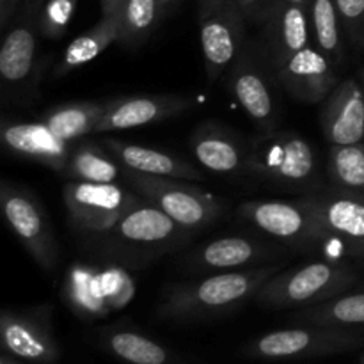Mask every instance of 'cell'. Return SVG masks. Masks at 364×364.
Segmentation results:
<instances>
[{"label":"cell","mask_w":364,"mask_h":364,"mask_svg":"<svg viewBox=\"0 0 364 364\" xmlns=\"http://www.w3.org/2000/svg\"><path fill=\"white\" fill-rule=\"evenodd\" d=\"M277 272H281L279 265L215 272L196 283L174 287L164 309L169 315L185 316L237 308L249 297H256L259 288Z\"/></svg>","instance_id":"6da1fadb"},{"label":"cell","mask_w":364,"mask_h":364,"mask_svg":"<svg viewBox=\"0 0 364 364\" xmlns=\"http://www.w3.org/2000/svg\"><path fill=\"white\" fill-rule=\"evenodd\" d=\"M354 269L347 263L311 262L277 272L258 290L256 299L272 308L311 306L338 297L355 283Z\"/></svg>","instance_id":"7a4b0ae2"},{"label":"cell","mask_w":364,"mask_h":364,"mask_svg":"<svg viewBox=\"0 0 364 364\" xmlns=\"http://www.w3.org/2000/svg\"><path fill=\"white\" fill-rule=\"evenodd\" d=\"M247 173L294 187H311L318 176L316 153L295 132H262L247 144Z\"/></svg>","instance_id":"3957f363"},{"label":"cell","mask_w":364,"mask_h":364,"mask_svg":"<svg viewBox=\"0 0 364 364\" xmlns=\"http://www.w3.org/2000/svg\"><path fill=\"white\" fill-rule=\"evenodd\" d=\"M124 180L135 194L162 210L187 231L206 228L223 213V201L217 196L185 180L151 176L130 169H124Z\"/></svg>","instance_id":"277c9868"},{"label":"cell","mask_w":364,"mask_h":364,"mask_svg":"<svg viewBox=\"0 0 364 364\" xmlns=\"http://www.w3.org/2000/svg\"><path fill=\"white\" fill-rule=\"evenodd\" d=\"M245 23L237 0H199V39L208 82L223 77L240 55Z\"/></svg>","instance_id":"5b68a950"},{"label":"cell","mask_w":364,"mask_h":364,"mask_svg":"<svg viewBox=\"0 0 364 364\" xmlns=\"http://www.w3.org/2000/svg\"><path fill=\"white\" fill-rule=\"evenodd\" d=\"M0 205L6 223L25 251L41 269L52 270L59 259V252L55 235L41 203L31 192L4 181L0 187Z\"/></svg>","instance_id":"8992f818"},{"label":"cell","mask_w":364,"mask_h":364,"mask_svg":"<svg viewBox=\"0 0 364 364\" xmlns=\"http://www.w3.org/2000/svg\"><path fill=\"white\" fill-rule=\"evenodd\" d=\"M63 199L75 226L89 233L103 235L141 201V196L124 191L117 183L68 181Z\"/></svg>","instance_id":"52a82bcc"},{"label":"cell","mask_w":364,"mask_h":364,"mask_svg":"<svg viewBox=\"0 0 364 364\" xmlns=\"http://www.w3.org/2000/svg\"><path fill=\"white\" fill-rule=\"evenodd\" d=\"M240 213L269 237L294 247H315L329 244L316 217L299 201H249Z\"/></svg>","instance_id":"ba28073f"},{"label":"cell","mask_w":364,"mask_h":364,"mask_svg":"<svg viewBox=\"0 0 364 364\" xmlns=\"http://www.w3.org/2000/svg\"><path fill=\"white\" fill-rule=\"evenodd\" d=\"M187 233L188 231L174 223L167 213L141 198L112 230L103 235L121 249L155 255L183 242Z\"/></svg>","instance_id":"9c48e42d"},{"label":"cell","mask_w":364,"mask_h":364,"mask_svg":"<svg viewBox=\"0 0 364 364\" xmlns=\"http://www.w3.org/2000/svg\"><path fill=\"white\" fill-rule=\"evenodd\" d=\"M230 89L235 100L262 132H272L276 128L279 119L276 91L270 73L263 68L255 46H244L230 68Z\"/></svg>","instance_id":"30bf717a"},{"label":"cell","mask_w":364,"mask_h":364,"mask_svg":"<svg viewBox=\"0 0 364 364\" xmlns=\"http://www.w3.org/2000/svg\"><path fill=\"white\" fill-rule=\"evenodd\" d=\"M301 201L316 217L329 244L340 245L359 256L364 249V196L343 188L306 196Z\"/></svg>","instance_id":"8fae6325"},{"label":"cell","mask_w":364,"mask_h":364,"mask_svg":"<svg viewBox=\"0 0 364 364\" xmlns=\"http://www.w3.org/2000/svg\"><path fill=\"white\" fill-rule=\"evenodd\" d=\"M272 73L295 100L304 103L323 102L338 85V66L313 43Z\"/></svg>","instance_id":"7c38bea8"},{"label":"cell","mask_w":364,"mask_h":364,"mask_svg":"<svg viewBox=\"0 0 364 364\" xmlns=\"http://www.w3.org/2000/svg\"><path fill=\"white\" fill-rule=\"evenodd\" d=\"M191 103V100L178 95H134L107 100L105 112L92 135L159 123L185 112Z\"/></svg>","instance_id":"4fadbf2b"},{"label":"cell","mask_w":364,"mask_h":364,"mask_svg":"<svg viewBox=\"0 0 364 364\" xmlns=\"http://www.w3.org/2000/svg\"><path fill=\"white\" fill-rule=\"evenodd\" d=\"M322 103L320 127L323 139L331 146L364 142V92L361 82L355 78L338 82Z\"/></svg>","instance_id":"5bb4252c"},{"label":"cell","mask_w":364,"mask_h":364,"mask_svg":"<svg viewBox=\"0 0 364 364\" xmlns=\"http://www.w3.org/2000/svg\"><path fill=\"white\" fill-rule=\"evenodd\" d=\"M4 148L23 159L48 166L63 173L71 153V144L57 137L45 123H4L0 130Z\"/></svg>","instance_id":"9a60e30c"},{"label":"cell","mask_w":364,"mask_h":364,"mask_svg":"<svg viewBox=\"0 0 364 364\" xmlns=\"http://www.w3.org/2000/svg\"><path fill=\"white\" fill-rule=\"evenodd\" d=\"M267 27L265 53L272 71L290 57L311 45V25L306 7L283 2L270 13Z\"/></svg>","instance_id":"2e32d148"},{"label":"cell","mask_w":364,"mask_h":364,"mask_svg":"<svg viewBox=\"0 0 364 364\" xmlns=\"http://www.w3.org/2000/svg\"><path fill=\"white\" fill-rule=\"evenodd\" d=\"M191 148L198 162L217 174H238L247 171V144L226 128L206 124L191 137Z\"/></svg>","instance_id":"e0dca14e"},{"label":"cell","mask_w":364,"mask_h":364,"mask_svg":"<svg viewBox=\"0 0 364 364\" xmlns=\"http://www.w3.org/2000/svg\"><path fill=\"white\" fill-rule=\"evenodd\" d=\"M274 255L272 247L247 237H224L208 242L192 255V265L198 270L231 272L259 265Z\"/></svg>","instance_id":"ac0fdd59"},{"label":"cell","mask_w":364,"mask_h":364,"mask_svg":"<svg viewBox=\"0 0 364 364\" xmlns=\"http://www.w3.org/2000/svg\"><path fill=\"white\" fill-rule=\"evenodd\" d=\"M100 142L116 156L123 169L137 171V173L151 174V176L176 178V180L185 181H198L203 178L201 171L196 169L192 164L171 155V153L146 148V146L130 144V142L110 137L102 139Z\"/></svg>","instance_id":"d6986e66"},{"label":"cell","mask_w":364,"mask_h":364,"mask_svg":"<svg viewBox=\"0 0 364 364\" xmlns=\"http://www.w3.org/2000/svg\"><path fill=\"white\" fill-rule=\"evenodd\" d=\"M121 166L116 156L102 144L80 139L71 144L70 159L60 174L70 181H87V183H116Z\"/></svg>","instance_id":"ffe728a7"},{"label":"cell","mask_w":364,"mask_h":364,"mask_svg":"<svg viewBox=\"0 0 364 364\" xmlns=\"http://www.w3.org/2000/svg\"><path fill=\"white\" fill-rule=\"evenodd\" d=\"M36 18L23 14L7 32L0 48V75L6 84H21L31 77L36 60Z\"/></svg>","instance_id":"44dd1931"},{"label":"cell","mask_w":364,"mask_h":364,"mask_svg":"<svg viewBox=\"0 0 364 364\" xmlns=\"http://www.w3.org/2000/svg\"><path fill=\"white\" fill-rule=\"evenodd\" d=\"M119 25L121 16H102V20L87 31L85 34H80L75 38L64 50L59 64L53 70V77H64L78 68L85 66L92 59L105 52L112 43H117L119 39Z\"/></svg>","instance_id":"7402d4cb"},{"label":"cell","mask_w":364,"mask_h":364,"mask_svg":"<svg viewBox=\"0 0 364 364\" xmlns=\"http://www.w3.org/2000/svg\"><path fill=\"white\" fill-rule=\"evenodd\" d=\"M105 112V102H75L53 107L43 116V123L68 144L95 134Z\"/></svg>","instance_id":"603a6c76"},{"label":"cell","mask_w":364,"mask_h":364,"mask_svg":"<svg viewBox=\"0 0 364 364\" xmlns=\"http://www.w3.org/2000/svg\"><path fill=\"white\" fill-rule=\"evenodd\" d=\"M64 294L71 304L87 313L110 309L105 270L92 265H73L64 279Z\"/></svg>","instance_id":"cb8c5ba5"},{"label":"cell","mask_w":364,"mask_h":364,"mask_svg":"<svg viewBox=\"0 0 364 364\" xmlns=\"http://www.w3.org/2000/svg\"><path fill=\"white\" fill-rule=\"evenodd\" d=\"M309 25L311 43L329 57L338 68L343 63V39H341V18L334 0H311L309 4Z\"/></svg>","instance_id":"d4e9b609"},{"label":"cell","mask_w":364,"mask_h":364,"mask_svg":"<svg viewBox=\"0 0 364 364\" xmlns=\"http://www.w3.org/2000/svg\"><path fill=\"white\" fill-rule=\"evenodd\" d=\"M2 338L7 350L14 355L31 361L48 358L50 343L41 331L28 320L14 315V313H4L2 316Z\"/></svg>","instance_id":"484cf974"},{"label":"cell","mask_w":364,"mask_h":364,"mask_svg":"<svg viewBox=\"0 0 364 364\" xmlns=\"http://www.w3.org/2000/svg\"><path fill=\"white\" fill-rule=\"evenodd\" d=\"M119 16L117 43L124 48H137L149 38L162 14L159 0H127Z\"/></svg>","instance_id":"4316f807"},{"label":"cell","mask_w":364,"mask_h":364,"mask_svg":"<svg viewBox=\"0 0 364 364\" xmlns=\"http://www.w3.org/2000/svg\"><path fill=\"white\" fill-rule=\"evenodd\" d=\"M329 176L345 191H364V142L331 146Z\"/></svg>","instance_id":"83f0119b"},{"label":"cell","mask_w":364,"mask_h":364,"mask_svg":"<svg viewBox=\"0 0 364 364\" xmlns=\"http://www.w3.org/2000/svg\"><path fill=\"white\" fill-rule=\"evenodd\" d=\"M110 348L132 364H164L167 361L166 350L159 343L130 331L114 334L110 338Z\"/></svg>","instance_id":"f1b7e54d"},{"label":"cell","mask_w":364,"mask_h":364,"mask_svg":"<svg viewBox=\"0 0 364 364\" xmlns=\"http://www.w3.org/2000/svg\"><path fill=\"white\" fill-rule=\"evenodd\" d=\"M309 318L320 323L355 326L364 323V294L338 295L309 311Z\"/></svg>","instance_id":"f546056e"},{"label":"cell","mask_w":364,"mask_h":364,"mask_svg":"<svg viewBox=\"0 0 364 364\" xmlns=\"http://www.w3.org/2000/svg\"><path fill=\"white\" fill-rule=\"evenodd\" d=\"M316 343L315 333L306 329L277 331L263 336L256 343V350L265 358H290L309 350Z\"/></svg>","instance_id":"4dcf8cb0"},{"label":"cell","mask_w":364,"mask_h":364,"mask_svg":"<svg viewBox=\"0 0 364 364\" xmlns=\"http://www.w3.org/2000/svg\"><path fill=\"white\" fill-rule=\"evenodd\" d=\"M77 0H48L38 16V28L46 39H59L66 32Z\"/></svg>","instance_id":"1f68e13d"},{"label":"cell","mask_w":364,"mask_h":364,"mask_svg":"<svg viewBox=\"0 0 364 364\" xmlns=\"http://www.w3.org/2000/svg\"><path fill=\"white\" fill-rule=\"evenodd\" d=\"M343 31L364 48V0H334Z\"/></svg>","instance_id":"d6a6232c"},{"label":"cell","mask_w":364,"mask_h":364,"mask_svg":"<svg viewBox=\"0 0 364 364\" xmlns=\"http://www.w3.org/2000/svg\"><path fill=\"white\" fill-rule=\"evenodd\" d=\"M237 4L244 14L245 21L265 25L269 20L270 11L265 0H237Z\"/></svg>","instance_id":"836d02e7"},{"label":"cell","mask_w":364,"mask_h":364,"mask_svg":"<svg viewBox=\"0 0 364 364\" xmlns=\"http://www.w3.org/2000/svg\"><path fill=\"white\" fill-rule=\"evenodd\" d=\"M18 0H0V27L6 28L13 18Z\"/></svg>","instance_id":"e575fe53"},{"label":"cell","mask_w":364,"mask_h":364,"mask_svg":"<svg viewBox=\"0 0 364 364\" xmlns=\"http://www.w3.org/2000/svg\"><path fill=\"white\" fill-rule=\"evenodd\" d=\"M124 2H127V0H100L102 16H114V14H119Z\"/></svg>","instance_id":"d590c367"},{"label":"cell","mask_w":364,"mask_h":364,"mask_svg":"<svg viewBox=\"0 0 364 364\" xmlns=\"http://www.w3.org/2000/svg\"><path fill=\"white\" fill-rule=\"evenodd\" d=\"M41 2H43V0H27V4H25V9H23L25 16L36 18V13H38Z\"/></svg>","instance_id":"8d00e7d4"},{"label":"cell","mask_w":364,"mask_h":364,"mask_svg":"<svg viewBox=\"0 0 364 364\" xmlns=\"http://www.w3.org/2000/svg\"><path fill=\"white\" fill-rule=\"evenodd\" d=\"M159 4H160V14H164L169 11V7L173 6L174 0H159Z\"/></svg>","instance_id":"74e56055"},{"label":"cell","mask_w":364,"mask_h":364,"mask_svg":"<svg viewBox=\"0 0 364 364\" xmlns=\"http://www.w3.org/2000/svg\"><path fill=\"white\" fill-rule=\"evenodd\" d=\"M287 2L295 4V6H301V7H306V9H309V4H311V0H287Z\"/></svg>","instance_id":"f35d334b"},{"label":"cell","mask_w":364,"mask_h":364,"mask_svg":"<svg viewBox=\"0 0 364 364\" xmlns=\"http://www.w3.org/2000/svg\"><path fill=\"white\" fill-rule=\"evenodd\" d=\"M265 2H267V6H269V11H270V13H272V11L276 9V7L279 6V4L283 2V0H265Z\"/></svg>","instance_id":"ab89813d"},{"label":"cell","mask_w":364,"mask_h":364,"mask_svg":"<svg viewBox=\"0 0 364 364\" xmlns=\"http://www.w3.org/2000/svg\"><path fill=\"white\" fill-rule=\"evenodd\" d=\"M359 82H361V87H363V92H364V73L361 75V80H359Z\"/></svg>","instance_id":"60d3db41"},{"label":"cell","mask_w":364,"mask_h":364,"mask_svg":"<svg viewBox=\"0 0 364 364\" xmlns=\"http://www.w3.org/2000/svg\"><path fill=\"white\" fill-rule=\"evenodd\" d=\"M359 256H361V258H364V249H363L361 252H359Z\"/></svg>","instance_id":"b9f144b4"}]
</instances>
